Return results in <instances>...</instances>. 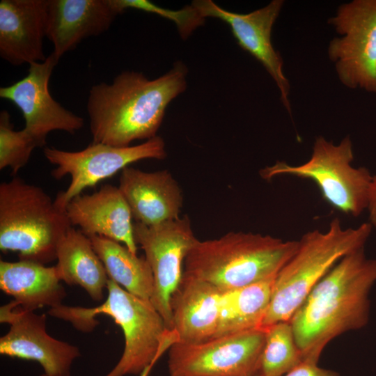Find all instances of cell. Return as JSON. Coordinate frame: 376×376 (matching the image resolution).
I'll list each match as a JSON object with an SVG mask.
<instances>
[{"mask_svg": "<svg viewBox=\"0 0 376 376\" xmlns=\"http://www.w3.org/2000/svg\"><path fill=\"white\" fill-rule=\"evenodd\" d=\"M39 148L36 140L24 128L15 130L6 110L0 112V169L10 167L15 176L24 167L33 150Z\"/></svg>", "mask_w": 376, "mask_h": 376, "instance_id": "d4e9b609", "label": "cell"}, {"mask_svg": "<svg viewBox=\"0 0 376 376\" xmlns=\"http://www.w3.org/2000/svg\"><path fill=\"white\" fill-rule=\"evenodd\" d=\"M318 361L317 359L306 357L283 376H340L336 371L319 367Z\"/></svg>", "mask_w": 376, "mask_h": 376, "instance_id": "4316f807", "label": "cell"}, {"mask_svg": "<svg viewBox=\"0 0 376 376\" xmlns=\"http://www.w3.org/2000/svg\"><path fill=\"white\" fill-rule=\"evenodd\" d=\"M48 0L0 1V56L13 65L45 61Z\"/></svg>", "mask_w": 376, "mask_h": 376, "instance_id": "e0dca14e", "label": "cell"}, {"mask_svg": "<svg viewBox=\"0 0 376 376\" xmlns=\"http://www.w3.org/2000/svg\"><path fill=\"white\" fill-rule=\"evenodd\" d=\"M122 12L115 0H48L46 37L58 58L84 39L97 36Z\"/></svg>", "mask_w": 376, "mask_h": 376, "instance_id": "2e32d148", "label": "cell"}, {"mask_svg": "<svg viewBox=\"0 0 376 376\" xmlns=\"http://www.w3.org/2000/svg\"><path fill=\"white\" fill-rule=\"evenodd\" d=\"M119 181L135 222L152 226L179 217L182 191L168 170L146 172L127 166Z\"/></svg>", "mask_w": 376, "mask_h": 376, "instance_id": "ac0fdd59", "label": "cell"}, {"mask_svg": "<svg viewBox=\"0 0 376 376\" xmlns=\"http://www.w3.org/2000/svg\"><path fill=\"white\" fill-rule=\"evenodd\" d=\"M283 4V0H272L261 8L241 14L226 10L211 0L191 3L203 17H216L228 24L239 46L258 60L274 79L281 102L291 116L290 83L283 72V58L272 42V28Z\"/></svg>", "mask_w": 376, "mask_h": 376, "instance_id": "5bb4252c", "label": "cell"}, {"mask_svg": "<svg viewBox=\"0 0 376 376\" xmlns=\"http://www.w3.org/2000/svg\"><path fill=\"white\" fill-rule=\"evenodd\" d=\"M65 211L72 226H79L88 237L99 235L123 243L137 255L133 217L118 187L105 185L91 194L77 196Z\"/></svg>", "mask_w": 376, "mask_h": 376, "instance_id": "9a60e30c", "label": "cell"}, {"mask_svg": "<svg viewBox=\"0 0 376 376\" xmlns=\"http://www.w3.org/2000/svg\"><path fill=\"white\" fill-rule=\"evenodd\" d=\"M187 73L179 62L155 79L124 71L111 84L93 85L86 103L92 142L127 147L156 136L167 106L186 89Z\"/></svg>", "mask_w": 376, "mask_h": 376, "instance_id": "6da1fadb", "label": "cell"}, {"mask_svg": "<svg viewBox=\"0 0 376 376\" xmlns=\"http://www.w3.org/2000/svg\"><path fill=\"white\" fill-rule=\"evenodd\" d=\"M89 237L109 279L128 292L151 301L154 278L146 258L138 257L125 246L109 238L99 235Z\"/></svg>", "mask_w": 376, "mask_h": 376, "instance_id": "7402d4cb", "label": "cell"}, {"mask_svg": "<svg viewBox=\"0 0 376 376\" xmlns=\"http://www.w3.org/2000/svg\"><path fill=\"white\" fill-rule=\"evenodd\" d=\"M107 290L106 299L97 306L61 304L49 308L48 314L70 322L84 333L91 332L97 326V315L111 318L123 331L125 346L118 362L104 376L139 375L178 343L177 334L166 328L163 318L150 301L128 292L111 279Z\"/></svg>", "mask_w": 376, "mask_h": 376, "instance_id": "3957f363", "label": "cell"}, {"mask_svg": "<svg viewBox=\"0 0 376 376\" xmlns=\"http://www.w3.org/2000/svg\"><path fill=\"white\" fill-rule=\"evenodd\" d=\"M367 210L369 214V223L376 230V175L373 176L370 185Z\"/></svg>", "mask_w": 376, "mask_h": 376, "instance_id": "83f0119b", "label": "cell"}, {"mask_svg": "<svg viewBox=\"0 0 376 376\" xmlns=\"http://www.w3.org/2000/svg\"><path fill=\"white\" fill-rule=\"evenodd\" d=\"M56 260L61 281L81 287L95 301L103 299L109 279L89 237L71 227L58 242Z\"/></svg>", "mask_w": 376, "mask_h": 376, "instance_id": "44dd1931", "label": "cell"}, {"mask_svg": "<svg viewBox=\"0 0 376 376\" xmlns=\"http://www.w3.org/2000/svg\"><path fill=\"white\" fill-rule=\"evenodd\" d=\"M224 294L212 284L183 273L171 299L173 330L178 343L196 344L215 336Z\"/></svg>", "mask_w": 376, "mask_h": 376, "instance_id": "d6986e66", "label": "cell"}, {"mask_svg": "<svg viewBox=\"0 0 376 376\" xmlns=\"http://www.w3.org/2000/svg\"><path fill=\"white\" fill-rule=\"evenodd\" d=\"M72 227L40 187L17 176L0 185V249L43 265L56 260L61 239Z\"/></svg>", "mask_w": 376, "mask_h": 376, "instance_id": "8992f818", "label": "cell"}, {"mask_svg": "<svg viewBox=\"0 0 376 376\" xmlns=\"http://www.w3.org/2000/svg\"><path fill=\"white\" fill-rule=\"evenodd\" d=\"M45 314L26 310L13 300L0 308V322L10 324L0 338L2 355L38 362L47 376H71L79 348L52 337L46 330Z\"/></svg>", "mask_w": 376, "mask_h": 376, "instance_id": "7c38bea8", "label": "cell"}, {"mask_svg": "<svg viewBox=\"0 0 376 376\" xmlns=\"http://www.w3.org/2000/svg\"><path fill=\"white\" fill-rule=\"evenodd\" d=\"M134 235L153 274L154 293L150 301L166 328L173 330L171 299L181 282L185 258L198 240L190 219L185 215L152 226L134 222Z\"/></svg>", "mask_w": 376, "mask_h": 376, "instance_id": "8fae6325", "label": "cell"}, {"mask_svg": "<svg viewBox=\"0 0 376 376\" xmlns=\"http://www.w3.org/2000/svg\"><path fill=\"white\" fill-rule=\"evenodd\" d=\"M265 329V341L260 360V376H283L303 359L290 321Z\"/></svg>", "mask_w": 376, "mask_h": 376, "instance_id": "cb8c5ba5", "label": "cell"}, {"mask_svg": "<svg viewBox=\"0 0 376 376\" xmlns=\"http://www.w3.org/2000/svg\"><path fill=\"white\" fill-rule=\"evenodd\" d=\"M376 259L364 247L343 256L313 287L290 320L304 359L320 358L328 343L363 328L370 318V292Z\"/></svg>", "mask_w": 376, "mask_h": 376, "instance_id": "7a4b0ae2", "label": "cell"}, {"mask_svg": "<svg viewBox=\"0 0 376 376\" xmlns=\"http://www.w3.org/2000/svg\"><path fill=\"white\" fill-rule=\"evenodd\" d=\"M297 246V240L242 231L197 240L185 258L184 273L227 292L275 277Z\"/></svg>", "mask_w": 376, "mask_h": 376, "instance_id": "277c9868", "label": "cell"}, {"mask_svg": "<svg viewBox=\"0 0 376 376\" xmlns=\"http://www.w3.org/2000/svg\"><path fill=\"white\" fill-rule=\"evenodd\" d=\"M122 13L127 8H134L155 13L173 21L182 38L186 39L198 26L205 22V17L192 5L179 10L163 8L146 0H115Z\"/></svg>", "mask_w": 376, "mask_h": 376, "instance_id": "484cf974", "label": "cell"}, {"mask_svg": "<svg viewBox=\"0 0 376 376\" xmlns=\"http://www.w3.org/2000/svg\"><path fill=\"white\" fill-rule=\"evenodd\" d=\"M373 227H343L333 219L325 231L304 234L294 254L276 274L269 304L260 328L290 321L313 287L345 255L364 247Z\"/></svg>", "mask_w": 376, "mask_h": 376, "instance_id": "5b68a950", "label": "cell"}, {"mask_svg": "<svg viewBox=\"0 0 376 376\" xmlns=\"http://www.w3.org/2000/svg\"><path fill=\"white\" fill-rule=\"evenodd\" d=\"M258 376H260V375H258Z\"/></svg>", "mask_w": 376, "mask_h": 376, "instance_id": "4dcf8cb0", "label": "cell"}, {"mask_svg": "<svg viewBox=\"0 0 376 376\" xmlns=\"http://www.w3.org/2000/svg\"><path fill=\"white\" fill-rule=\"evenodd\" d=\"M265 331L256 328L169 349L170 376H258Z\"/></svg>", "mask_w": 376, "mask_h": 376, "instance_id": "30bf717a", "label": "cell"}, {"mask_svg": "<svg viewBox=\"0 0 376 376\" xmlns=\"http://www.w3.org/2000/svg\"><path fill=\"white\" fill-rule=\"evenodd\" d=\"M154 365L148 366L138 376H149L150 373Z\"/></svg>", "mask_w": 376, "mask_h": 376, "instance_id": "f1b7e54d", "label": "cell"}, {"mask_svg": "<svg viewBox=\"0 0 376 376\" xmlns=\"http://www.w3.org/2000/svg\"><path fill=\"white\" fill-rule=\"evenodd\" d=\"M39 376H47V375H45V373H42V375H39Z\"/></svg>", "mask_w": 376, "mask_h": 376, "instance_id": "f546056e", "label": "cell"}, {"mask_svg": "<svg viewBox=\"0 0 376 376\" xmlns=\"http://www.w3.org/2000/svg\"><path fill=\"white\" fill-rule=\"evenodd\" d=\"M43 153L46 159L56 166L52 171L53 178L60 180L68 175L71 178L68 188L59 191L54 200L64 212L68 203L85 189L111 178L130 164L147 159L162 160L166 157L165 142L159 136L133 146L116 147L92 142L79 151L45 147Z\"/></svg>", "mask_w": 376, "mask_h": 376, "instance_id": "ba28073f", "label": "cell"}, {"mask_svg": "<svg viewBox=\"0 0 376 376\" xmlns=\"http://www.w3.org/2000/svg\"><path fill=\"white\" fill-rule=\"evenodd\" d=\"M59 58L52 52L45 61L29 65L23 79L0 88V97L12 102L22 111L24 129L36 140L38 147L46 144L51 132L61 130L74 134L84 126V118L66 109L51 95L49 82Z\"/></svg>", "mask_w": 376, "mask_h": 376, "instance_id": "4fadbf2b", "label": "cell"}, {"mask_svg": "<svg viewBox=\"0 0 376 376\" xmlns=\"http://www.w3.org/2000/svg\"><path fill=\"white\" fill-rule=\"evenodd\" d=\"M54 266L29 260H0V288L26 310L62 304L66 296Z\"/></svg>", "mask_w": 376, "mask_h": 376, "instance_id": "ffe728a7", "label": "cell"}, {"mask_svg": "<svg viewBox=\"0 0 376 376\" xmlns=\"http://www.w3.org/2000/svg\"><path fill=\"white\" fill-rule=\"evenodd\" d=\"M275 277L225 292L221 319L214 337L260 328Z\"/></svg>", "mask_w": 376, "mask_h": 376, "instance_id": "603a6c76", "label": "cell"}, {"mask_svg": "<svg viewBox=\"0 0 376 376\" xmlns=\"http://www.w3.org/2000/svg\"><path fill=\"white\" fill-rule=\"evenodd\" d=\"M328 23L340 36L328 46L340 82L376 94V0L343 3Z\"/></svg>", "mask_w": 376, "mask_h": 376, "instance_id": "9c48e42d", "label": "cell"}, {"mask_svg": "<svg viewBox=\"0 0 376 376\" xmlns=\"http://www.w3.org/2000/svg\"><path fill=\"white\" fill-rule=\"evenodd\" d=\"M352 142L350 136L334 144L324 136L315 138L309 159L299 165L278 161L260 171L270 180L279 175H291L313 181L322 198L333 207L352 217L367 210L373 175L364 167H354Z\"/></svg>", "mask_w": 376, "mask_h": 376, "instance_id": "52a82bcc", "label": "cell"}]
</instances>
